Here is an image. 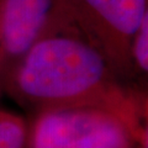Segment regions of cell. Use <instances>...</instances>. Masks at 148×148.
Listing matches in <instances>:
<instances>
[{
  "label": "cell",
  "instance_id": "obj_1",
  "mask_svg": "<svg viewBox=\"0 0 148 148\" xmlns=\"http://www.w3.org/2000/svg\"><path fill=\"white\" fill-rule=\"evenodd\" d=\"M74 21L40 38L0 80L3 91L32 114L100 108L143 128L146 98Z\"/></svg>",
  "mask_w": 148,
  "mask_h": 148
},
{
  "label": "cell",
  "instance_id": "obj_3",
  "mask_svg": "<svg viewBox=\"0 0 148 148\" xmlns=\"http://www.w3.org/2000/svg\"><path fill=\"white\" fill-rule=\"evenodd\" d=\"M68 4L79 29L132 82L131 43L148 15V0H68Z\"/></svg>",
  "mask_w": 148,
  "mask_h": 148
},
{
  "label": "cell",
  "instance_id": "obj_6",
  "mask_svg": "<svg viewBox=\"0 0 148 148\" xmlns=\"http://www.w3.org/2000/svg\"><path fill=\"white\" fill-rule=\"evenodd\" d=\"M131 63L132 69L137 74H147L148 72V15L138 26L131 43Z\"/></svg>",
  "mask_w": 148,
  "mask_h": 148
},
{
  "label": "cell",
  "instance_id": "obj_7",
  "mask_svg": "<svg viewBox=\"0 0 148 148\" xmlns=\"http://www.w3.org/2000/svg\"><path fill=\"white\" fill-rule=\"evenodd\" d=\"M4 94V91H3V88H1V84H0V98H1V95Z\"/></svg>",
  "mask_w": 148,
  "mask_h": 148
},
{
  "label": "cell",
  "instance_id": "obj_4",
  "mask_svg": "<svg viewBox=\"0 0 148 148\" xmlns=\"http://www.w3.org/2000/svg\"><path fill=\"white\" fill-rule=\"evenodd\" d=\"M74 21L68 0H0V80L40 38Z\"/></svg>",
  "mask_w": 148,
  "mask_h": 148
},
{
  "label": "cell",
  "instance_id": "obj_2",
  "mask_svg": "<svg viewBox=\"0 0 148 148\" xmlns=\"http://www.w3.org/2000/svg\"><path fill=\"white\" fill-rule=\"evenodd\" d=\"M29 148H136L147 143L141 130L114 111L61 108L32 114Z\"/></svg>",
  "mask_w": 148,
  "mask_h": 148
},
{
  "label": "cell",
  "instance_id": "obj_5",
  "mask_svg": "<svg viewBox=\"0 0 148 148\" xmlns=\"http://www.w3.org/2000/svg\"><path fill=\"white\" fill-rule=\"evenodd\" d=\"M29 120L0 109V148H29Z\"/></svg>",
  "mask_w": 148,
  "mask_h": 148
}]
</instances>
